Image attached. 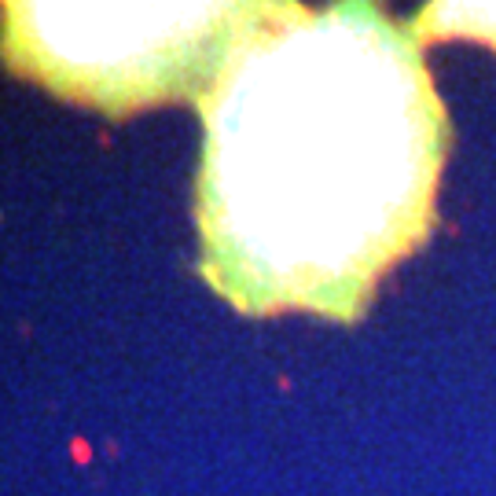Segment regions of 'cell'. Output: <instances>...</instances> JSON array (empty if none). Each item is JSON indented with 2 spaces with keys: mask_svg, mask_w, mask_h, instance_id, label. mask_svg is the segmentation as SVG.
I'll list each match as a JSON object with an SVG mask.
<instances>
[{
  "mask_svg": "<svg viewBox=\"0 0 496 496\" xmlns=\"http://www.w3.org/2000/svg\"><path fill=\"white\" fill-rule=\"evenodd\" d=\"M206 269L235 306L353 313L430 217L441 111L379 15L250 23L206 96Z\"/></svg>",
  "mask_w": 496,
  "mask_h": 496,
  "instance_id": "obj_1",
  "label": "cell"
},
{
  "mask_svg": "<svg viewBox=\"0 0 496 496\" xmlns=\"http://www.w3.org/2000/svg\"><path fill=\"white\" fill-rule=\"evenodd\" d=\"M250 23L243 8L11 4L4 52L59 92L114 107L180 92L199 70L225 67Z\"/></svg>",
  "mask_w": 496,
  "mask_h": 496,
  "instance_id": "obj_2",
  "label": "cell"
},
{
  "mask_svg": "<svg viewBox=\"0 0 496 496\" xmlns=\"http://www.w3.org/2000/svg\"><path fill=\"white\" fill-rule=\"evenodd\" d=\"M460 26H467L470 33H478V37H489L496 45V8H463Z\"/></svg>",
  "mask_w": 496,
  "mask_h": 496,
  "instance_id": "obj_3",
  "label": "cell"
}]
</instances>
